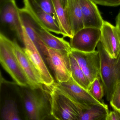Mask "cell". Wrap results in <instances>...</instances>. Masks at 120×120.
<instances>
[{"instance_id":"ac0fdd59","label":"cell","mask_w":120,"mask_h":120,"mask_svg":"<svg viewBox=\"0 0 120 120\" xmlns=\"http://www.w3.org/2000/svg\"><path fill=\"white\" fill-rule=\"evenodd\" d=\"M65 10L74 35L84 27L83 15L79 0H68Z\"/></svg>"},{"instance_id":"52a82bcc","label":"cell","mask_w":120,"mask_h":120,"mask_svg":"<svg viewBox=\"0 0 120 120\" xmlns=\"http://www.w3.org/2000/svg\"><path fill=\"white\" fill-rule=\"evenodd\" d=\"M70 53L62 52L46 46L42 53L43 58L51 69L58 83L66 82L72 76Z\"/></svg>"},{"instance_id":"ffe728a7","label":"cell","mask_w":120,"mask_h":120,"mask_svg":"<svg viewBox=\"0 0 120 120\" xmlns=\"http://www.w3.org/2000/svg\"><path fill=\"white\" fill-rule=\"evenodd\" d=\"M109 112L106 104H96L82 110L79 120H106Z\"/></svg>"},{"instance_id":"83f0119b","label":"cell","mask_w":120,"mask_h":120,"mask_svg":"<svg viewBox=\"0 0 120 120\" xmlns=\"http://www.w3.org/2000/svg\"><path fill=\"white\" fill-rule=\"evenodd\" d=\"M43 120H57L56 118L53 115H51L45 117Z\"/></svg>"},{"instance_id":"e0dca14e","label":"cell","mask_w":120,"mask_h":120,"mask_svg":"<svg viewBox=\"0 0 120 120\" xmlns=\"http://www.w3.org/2000/svg\"><path fill=\"white\" fill-rule=\"evenodd\" d=\"M52 6L57 24L63 37L71 38L73 34L61 0H51Z\"/></svg>"},{"instance_id":"9c48e42d","label":"cell","mask_w":120,"mask_h":120,"mask_svg":"<svg viewBox=\"0 0 120 120\" xmlns=\"http://www.w3.org/2000/svg\"><path fill=\"white\" fill-rule=\"evenodd\" d=\"M55 85L83 110L96 104H105L94 98L87 90L77 84L72 77L66 82H55Z\"/></svg>"},{"instance_id":"d6986e66","label":"cell","mask_w":120,"mask_h":120,"mask_svg":"<svg viewBox=\"0 0 120 120\" xmlns=\"http://www.w3.org/2000/svg\"><path fill=\"white\" fill-rule=\"evenodd\" d=\"M19 11L25 32L42 55L46 50V46L42 42L38 35L37 30L38 25L29 15L20 10Z\"/></svg>"},{"instance_id":"8fae6325","label":"cell","mask_w":120,"mask_h":120,"mask_svg":"<svg viewBox=\"0 0 120 120\" xmlns=\"http://www.w3.org/2000/svg\"><path fill=\"white\" fill-rule=\"evenodd\" d=\"M19 8L15 0L0 5V21L15 32L18 39L23 43V26Z\"/></svg>"},{"instance_id":"7c38bea8","label":"cell","mask_w":120,"mask_h":120,"mask_svg":"<svg viewBox=\"0 0 120 120\" xmlns=\"http://www.w3.org/2000/svg\"><path fill=\"white\" fill-rule=\"evenodd\" d=\"M71 53L90 83L100 78L101 59L98 50L85 52L72 50Z\"/></svg>"},{"instance_id":"d4e9b609","label":"cell","mask_w":120,"mask_h":120,"mask_svg":"<svg viewBox=\"0 0 120 120\" xmlns=\"http://www.w3.org/2000/svg\"><path fill=\"white\" fill-rule=\"evenodd\" d=\"M96 4L106 6H117L120 5V0H91Z\"/></svg>"},{"instance_id":"44dd1931","label":"cell","mask_w":120,"mask_h":120,"mask_svg":"<svg viewBox=\"0 0 120 120\" xmlns=\"http://www.w3.org/2000/svg\"><path fill=\"white\" fill-rule=\"evenodd\" d=\"M71 77L75 81L82 87L88 91L91 83L85 76L71 52L69 54Z\"/></svg>"},{"instance_id":"7402d4cb","label":"cell","mask_w":120,"mask_h":120,"mask_svg":"<svg viewBox=\"0 0 120 120\" xmlns=\"http://www.w3.org/2000/svg\"><path fill=\"white\" fill-rule=\"evenodd\" d=\"M88 91L97 100L103 102L102 99L105 95V92L100 78H96L91 83Z\"/></svg>"},{"instance_id":"8992f818","label":"cell","mask_w":120,"mask_h":120,"mask_svg":"<svg viewBox=\"0 0 120 120\" xmlns=\"http://www.w3.org/2000/svg\"><path fill=\"white\" fill-rule=\"evenodd\" d=\"M23 43L24 51L38 72L42 84L47 87L54 85L55 82L45 60L37 47L27 34L24 27Z\"/></svg>"},{"instance_id":"9a60e30c","label":"cell","mask_w":120,"mask_h":120,"mask_svg":"<svg viewBox=\"0 0 120 120\" xmlns=\"http://www.w3.org/2000/svg\"><path fill=\"white\" fill-rule=\"evenodd\" d=\"M84 27L101 29L104 20L96 4L91 0H79Z\"/></svg>"},{"instance_id":"603a6c76","label":"cell","mask_w":120,"mask_h":120,"mask_svg":"<svg viewBox=\"0 0 120 120\" xmlns=\"http://www.w3.org/2000/svg\"><path fill=\"white\" fill-rule=\"evenodd\" d=\"M110 103L113 110L120 112V82L114 90Z\"/></svg>"},{"instance_id":"ba28073f","label":"cell","mask_w":120,"mask_h":120,"mask_svg":"<svg viewBox=\"0 0 120 120\" xmlns=\"http://www.w3.org/2000/svg\"><path fill=\"white\" fill-rule=\"evenodd\" d=\"M23 2L24 6L19 8L20 10L29 15L39 27L50 32L61 34L55 18L42 8L38 0H23Z\"/></svg>"},{"instance_id":"484cf974","label":"cell","mask_w":120,"mask_h":120,"mask_svg":"<svg viewBox=\"0 0 120 120\" xmlns=\"http://www.w3.org/2000/svg\"><path fill=\"white\" fill-rule=\"evenodd\" d=\"M107 120H120V112L115 110L110 111Z\"/></svg>"},{"instance_id":"3957f363","label":"cell","mask_w":120,"mask_h":120,"mask_svg":"<svg viewBox=\"0 0 120 120\" xmlns=\"http://www.w3.org/2000/svg\"><path fill=\"white\" fill-rule=\"evenodd\" d=\"M97 47L101 59L100 78L106 100L110 101L116 86L120 82V54L116 59H112L101 42Z\"/></svg>"},{"instance_id":"4316f807","label":"cell","mask_w":120,"mask_h":120,"mask_svg":"<svg viewBox=\"0 0 120 120\" xmlns=\"http://www.w3.org/2000/svg\"><path fill=\"white\" fill-rule=\"evenodd\" d=\"M116 26L117 29L120 36V12H119L116 17Z\"/></svg>"},{"instance_id":"2e32d148","label":"cell","mask_w":120,"mask_h":120,"mask_svg":"<svg viewBox=\"0 0 120 120\" xmlns=\"http://www.w3.org/2000/svg\"><path fill=\"white\" fill-rule=\"evenodd\" d=\"M37 30L39 38L48 48L68 54L72 52V49L70 43L63 38L56 36L39 26L37 27Z\"/></svg>"},{"instance_id":"f546056e","label":"cell","mask_w":120,"mask_h":120,"mask_svg":"<svg viewBox=\"0 0 120 120\" xmlns=\"http://www.w3.org/2000/svg\"><path fill=\"white\" fill-rule=\"evenodd\" d=\"M10 0H0V5L4 4Z\"/></svg>"},{"instance_id":"5b68a950","label":"cell","mask_w":120,"mask_h":120,"mask_svg":"<svg viewBox=\"0 0 120 120\" xmlns=\"http://www.w3.org/2000/svg\"><path fill=\"white\" fill-rule=\"evenodd\" d=\"M0 62L15 82L21 87L30 86L12 50L11 40L2 32L0 34Z\"/></svg>"},{"instance_id":"30bf717a","label":"cell","mask_w":120,"mask_h":120,"mask_svg":"<svg viewBox=\"0 0 120 120\" xmlns=\"http://www.w3.org/2000/svg\"><path fill=\"white\" fill-rule=\"evenodd\" d=\"M101 29L95 27H84L77 32L70 38L72 50L85 52L95 51L100 42Z\"/></svg>"},{"instance_id":"7a4b0ae2","label":"cell","mask_w":120,"mask_h":120,"mask_svg":"<svg viewBox=\"0 0 120 120\" xmlns=\"http://www.w3.org/2000/svg\"><path fill=\"white\" fill-rule=\"evenodd\" d=\"M0 97L1 120H26L20 86L5 80L1 76Z\"/></svg>"},{"instance_id":"5bb4252c","label":"cell","mask_w":120,"mask_h":120,"mask_svg":"<svg viewBox=\"0 0 120 120\" xmlns=\"http://www.w3.org/2000/svg\"><path fill=\"white\" fill-rule=\"evenodd\" d=\"M100 42L109 56L116 59L120 54V36L116 26L104 21L101 28Z\"/></svg>"},{"instance_id":"6da1fadb","label":"cell","mask_w":120,"mask_h":120,"mask_svg":"<svg viewBox=\"0 0 120 120\" xmlns=\"http://www.w3.org/2000/svg\"><path fill=\"white\" fill-rule=\"evenodd\" d=\"M26 120H43L51 115V97L49 90L43 85L33 88L20 86Z\"/></svg>"},{"instance_id":"cb8c5ba5","label":"cell","mask_w":120,"mask_h":120,"mask_svg":"<svg viewBox=\"0 0 120 120\" xmlns=\"http://www.w3.org/2000/svg\"><path fill=\"white\" fill-rule=\"evenodd\" d=\"M42 8L46 12L53 15L55 19V15L52 6L51 0H38Z\"/></svg>"},{"instance_id":"277c9868","label":"cell","mask_w":120,"mask_h":120,"mask_svg":"<svg viewBox=\"0 0 120 120\" xmlns=\"http://www.w3.org/2000/svg\"><path fill=\"white\" fill-rule=\"evenodd\" d=\"M48 89L51 97V115L58 120H79L83 109L55 84Z\"/></svg>"},{"instance_id":"f1b7e54d","label":"cell","mask_w":120,"mask_h":120,"mask_svg":"<svg viewBox=\"0 0 120 120\" xmlns=\"http://www.w3.org/2000/svg\"><path fill=\"white\" fill-rule=\"evenodd\" d=\"M61 1H62V3L63 6H64V8H65L66 5H67L68 0H61Z\"/></svg>"},{"instance_id":"4dcf8cb0","label":"cell","mask_w":120,"mask_h":120,"mask_svg":"<svg viewBox=\"0 0 120 120\" xmlns=\"http://www.w3.org/2000/svg\"></svg>"},{"instance_id":"4fadbf2b","label":"cell","mask_w":120,"mask_h":120,"mask_svg":"<svg viewBox=\"0 0 120 120\" xmlns=\"http://www.w3.org/2000/svg\"><path fill=\"white\" fill-rule=\"evenodd\" d=\"M11 45L13 52L29 82L30 86L33 88L41 86L43 85L40 77L25 53L24 48L20 46L15 39L11 41Z\"/></svg>"}]
</instances>
